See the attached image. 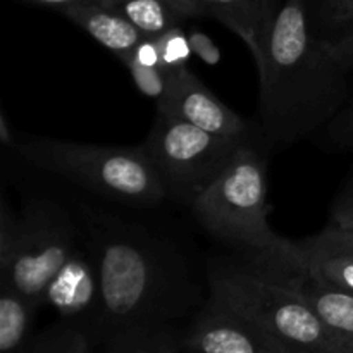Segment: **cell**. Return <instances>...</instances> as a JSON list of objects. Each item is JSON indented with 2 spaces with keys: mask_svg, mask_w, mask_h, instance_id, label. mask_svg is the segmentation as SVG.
Returning <instances> with one entry per match:
<instances>
[{
  "mask_svg": "<svg viewBox=\"0 0 353 353\" xmlns=\"http://www.w3.org/2000/svg\"><path fill=\"white\" fill-rule=\"evenodd\" d=\"M259 79V123L271 150L323 131L348 102V71L310 28L307 0L279 6Z\"/></svg>",
  "mask_w": 353,
  "mask_h": 353,
  "instance_id": "obj_1",
  "label": "cell"
},
{
  "mask_svg": "<svg viewBox=\"0 0 353 353\" xmlns=\"http://www.w3.org/2000/svg\"><path fill=\"white\" fill-rule=\"evenodd\" d=\"M88 248L102 286L95 340L121 330L171 324L195 305V288L181 257L145 230L90 214Z\"/></svg>",
  "mask_w": 353,
  "mask_h": 353,
  "instance_id": "obj_2",
  "label": "cell"
},
{
  "mask_svg": "<svg viewBox=\"0 0 353 353\" xmlns=\"http://www.w3.org/2000/svg\"><path fill=\"white\" fill-rule=\"evenodd\" d=\"M190 207L196 221L257 274L288 288L307 276L299 241L269 226L268 162L250 143Z\"/></svg>",
  "mask_w": 353,
  "mask_h": 353,
  "instance_id": "obj_3",
  "label": "cell"
},
{
  "mask_svg": "<svg viewBox=\"0 0 353 353\" xmlns=\"http://www.w3.org/2000/svg\"><path fill=\"white\" fill-rule=\"evenodd\" d=\"M12 148L34 168L128 205L155 207L169 196L143 145L114 147L31 138L14 141Z\"/></svg>",
  "mask_w": 353,
  "mask_h": 353,
  "instance_id": "obj_4",
  "label": "cell"
},
{
  "mask_svg": "<svg viewBox=\"0 0 353 353\" xmlns=\"http://www.w3.org/2000/svg\"><path fill=\"white\" fill-rule=\"evenodd\" d=\"M209 290V303L243 317L295 353H341L343 340L326 330L300 293L247 265L214 262Z\"/></svg>",
  "mask_w": 353,
  "mask_h": 353,
  "instance_id": "obj_5",
  "label": "cell"
},
{
  "mask_svg": "<svg viewBox=\"0 0 353 353\" xmlns=\"http://www.w3.org/2000/svg\"><path fill=\"white\" fill-rule=\"evenodd\" d=\"M243 145L247 143L217 137L162 112H157L143 141L169 195L186 203H192L226 171Z\"/></svg>",
  "mask_w": 353,
  "mask_h": 353,
  "instance_id": "obj_6",
  "label": "cell"
},
{
  "mask_svg": "<svg viewBox=\"0 0 353 353\" xmlns=\"http://www.w3.org/2000/svg\"><path fill=\"white\" fill-rule=\"evenodd\" d=\"M78 247V230L59 203L30 200L17 216L16 243L0 268V283L41 307L50 279Z\"/></svg>",
  "mask_w": 353,
  "mask_h": 353,
  "instance_id": "obj_7",
  "label": "cell"
},
{
  "mask_svg": "<svg viewBox=\"0 0 353 353\" xmlns=\"http://www.w3.org/2000/svg\"><path fill=\"white\" fill-rule=\"evenodd\" d=\"M169 90L157 102V112L188 121L203 131L230 138L250 141V126L243 117L221 102L195 74L186 68L172 69Z\"/></svg>",
  "mask_w": 353,
  "mask_h": 353,
  "instance_id": "obj_8",
  "label": "cell"
},
{
  "mask_svg": "<svg viewBox=\"0 0 353 353\" xmlns=\"http://www.w3.org/2000/svg\"><path fill=\"white\" fill-rule=\"evenodd\" d=\"M186 353H295L243 317L207 302L183 333Z\"/></svg>",
  "mask_w": 353,
  "mask_h": 353,
  "instance_id": "obj_9",
  "label": "cell"
},
{
  "mask_svg": "<svg viewBox=\"0 0 353 353\" xmlns=\"http://www.w3.org/2000/svg\"><path fill=\"white\" fill-rule=\"evenodd\" d=\"M43 303L54 307L62 321L85 327L95 341L102 310V286L95 257L88 247L79 245L55 272L47 286Z\"/></svg>",
  "mask_w": 353,
  "mask_h": 353,
  "instance_id": "obj_10",
  "label": "cell"
},
{
  "mask_svg": "<svg viewBox=\"0 0 353 353\" xmlns=\"http://www.w3.org/2000/svg\"><path fill=\"white\" fill-rule=\"evenodd\" d=\"M203 16L217 21L236 33L250 50L257 69L264 64L265 47L274 24L276 0H195Z\"/></svg>",
  "mask_w": 353,
  "mask_h": 353,
  "instance_id": "obj_11",
  "label": "cell"
},
{
  "mask_svg": "<svg viewBox=\"0 0 353 353\" xmlns=\"http://www.w3.org/2000/svg\"><path fill=\"white\" fill-rule=\"evenodd\" d=\"M299 245L309 278L353 293V231L330 224Z\"/></svg>",
  "mask_w": 353,
  "mask_h": 353,
  "instance_id": "obj_12",
  "label": "cell"
},
{
  "mask_svg": "<svg viewBox=\"0 0 353 353\" xmlns=\"http://www.w3.org/2000/svg\"><path fill=\"white\" fill-rule=\"evenodd\" d=\"M61 14L76 26L81 28L83 31H86L90 37L95 38L119 61L130 57L134 48L140 45V41L147 38L123 14L103 6V3L71 7Z\"/></svg>",
  "mask_w": 353,
  "mask_h": 353,
  "instance_id": "obj_13",
  "label": "cell"
},
{
  "mask_svg": "<svg viewBox=\"0 0 353 353\" xmlns=\"http://www.w3.org/2000/svg\"><path fill=\"white\" fill-rule=\"evenodd\" d=\"M102 3L123 14L147 38H157L192 17L203 16L195 0H103Z\"/></svg>",
  "mask_w": 353,
  "mask_h": 353,
  "instance_id": "obj_14",
  "label": "cell"
},
{
  "mask_svg": "<svg viewBox=\"0 0 353 353\" xmlns=\"http://www.w3.org/2000/svg\"><path fill=\"white\" fill-rule=\"evenodd\" d=\"M330 333L340 340L353 338V293L316 279L305 278L295 286Z\"/></svg>",
  "mask_w": 353,
  "mask_h": 353,
  "instance_id": "obj_15",
  "label": "cell"
},
{
  "mask_svg": "<svg viewBox=\"0 0 353 353\" xmlns=\"http://www.w3.org/2000/svg\"><path fill=\"white\" fill-rule=\"evenodd\" d=\"M38 309L19 292L0 283V353H30Z\"/></svg>",
  "mask_w": 353,
  "mask_h": 353,
  "instance_id": "obj_16",
  "label": "cell"
},
{
  "mask_svg": "<svg viewBox=\"0 0 353 353\" xmlns=\"http://www.w3.org/2000/svg\"><path fill=\"white\" fill-rule=\"evenodd\" d=\"M105 345V353H179L183 334L172 324H150L117 331Z\"/></svg>",
  "mask_w": 353,
  "mask_h": 353,
  "instance_id": "obj_17",
  "label": "cell"
},
{
  "mask_svg": "<svg viewBox=\"0 0 353 353\" xmlns=\"http://www.w3.org/2000/svg\"><path fill=\"white\" fill-rule=\"evenodd\" d=\"M92 347L93 338L85 327L61 319L33 338L30 353H92Z\"/></svg>",
  "mask_w": 353,
  "mask_h": 353,
  "instance_id": "obj_18",
  "label": "cell"
},
{
  "mask_svg": "<svg viewBox=\"0 0 353 353\" xmlns=\"http://www.w3.org/2000/svg\"><path fill=\"white\" fill-rule=\"evenodd\" d=\"M310 28L319 38L333 41L353 30V0H319Z\"/></svg>",
  "mask_w": 353,
  "mask_h": 353,
  "instance_id": "obj_19",
  "label": "cell"
},
{
  "mask_svg": "<svg viewBox=\"0 0 353 353\" xmlns=\"http://www.w3.org/2000/svg\"><path fill=\"white\" fill-rule=\"evenodd\" d=\"M123 64L130 71L134 86L143 95L150 97L155 102L164 99L169 90V81H171V72L168 69L161 68V65H143L131 57L124 59Z\"/></svg>",
  "mask_w": 353,
  "mask_h": 353,
  "instance_id": "obj_20",
  "label": "cell"
},
{
  "mask_svg": "<svg viewBox=\"0 0 353 353\" xmlns=\"http://www.w3.org/2000/svg\"><path fill=\"white\" fill-rule=\"evenodd\" d=\"M159 52H161V65L168 71L186 68L192 57V43L190 37L183 31V28H174L168 33L157 37Z\"/></svg>",
  "mask_w": 353,
  "mask_h": 353,
  "instance_id": "obj_21",
  "label": "cell"
},
{
  "mask_svg": "<svg viewBox=\"0 0 353 353\" xmlns=\"http://www.w3.org/2000/svg\"><path fill=\"white\" fill-rule=\"evenodd\" d=\"M321 133L327 150L353 154V97Z\"/></svg>",
  "mask_w": 353,
  "mask_h": 353,
  "instance_id": "obj_22",
  "label": "cell"
},
{
  "mask_svg": "<svg viewBox=\"0 0 353 353\" xmlns=\"http://www.w3.org/2000/svg\"><path fill=\"white\" fill-rule=\"evenodd\" d=\"M330 224L353 231V171L334 196L330 212Z\"/></svg>",
  "mask_w": 353,
  "mask_h": 353,
  "instance_id": "obj_23",
  "label": "cell"
},
{
  "mask_svg": "<svg viewBox=\"0 0 353 353\" xmlns=\"http://www.w3.org/2000/svg\"><path fill=\"white\" fill-rule=\"evenodd\" d=\"M190 43H192L193 54L202 59L205 64L217 65L221 62L223 55H221V50L217 48V45L214 43L209 34L202 33V31H193L190 34Z\"/></svg>",
  "mask_w": 353,
  "mask_h": 353,
  "instance_id": "obj_24",
  "label": "cell"
},
{
  "mask_svg": "<svg viewBox=\"0 0 353 353\" xmlns=\"http://www.w3.org/2000/svg\"><path fill=\"white\" fill-rule=\"evenodd\" d=\"M327 47L341 68L347 69L348 72L353 71V30L338 40L327 41Z\"/></svg>",
  "mask_w": 353,
  "mask_h": 353,
  "instance_id": "obj_25",
  "label": "cell"
},
{
  "mask_svg": "<svg viewBox=\"0 0 353 353\" xmlns=\"http://www.w3.org/2000/svg\"><path fill=\"white\" fill-rule=\"evenodd\" d=\"M130 57L143 65H161V52H159L157 38H143Z\"/></svg>",
  "mask_w": 353,
  "mask_h": 353,
  "instance_id": "obj_26",
  "label": "cell"
},
{
  "mask_svg": "<svg viewBox=\"0 0 353 353\" xmlns=\"http://www.w3.org/2000/svg\"><path fill=\"white\" fill-rule=\"evenodd\" d=\"M23 2L37 3V6L50 7V9L57 10V12H64L65 9L79 6H92V3H102L103 0H23Z\"/></svg>",
  "mask_w": 353,
  "mask_h": 353,
  "instance_id": "obj_27",
  "label": "cell"
},
{
  "mask_svg": "<svg viewBox=\"0 0 353 353\" xmlns=\"http://www.w3.org/2000/svg\"><path fill=\"white\" fill-rule=\"evenodd\" d=\"M341 353H353V338L343 340V343H341Z\"/></svg>",
  "mask_w": 353,
  "mask_h": 353,
  "instance_id": "obj_28",
  "label": "cell"
}]
</instances>
